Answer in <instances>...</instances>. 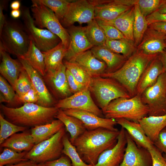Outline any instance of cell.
Instances as JSON below:
<instances>
[{"label": "cell", "instance_id": "obj_1", "mask_svg": "<svg viewBox=\"0 0 166 166\" xmlns=\"http://www.w3.org/2000/svg\"><path fill=\"white\" fill-rule=\"evenodd\" d=\"M119 133V130L102 128L86 130L75 140L73 145L82 160L94 166L102 152L115 145Z\"/></svg>", "mask_w": 166, "mask_h": 166}, {"label": "cell", "instance_id": "obj_2", "mask_svg": "<svg viewBox=\"0 0 166 166\" xmlns=\"http://www.w3.org/2000/svg\"><path fill=\"white\" fill-rule=\"evenodd\" d=\"M158 54H147L136 50L118 70L104 73L101 77L115 80L126 89L131 97H133L136 95L137 85L142 74Z\"/></svg>", "mask_w": 166, "mask_h": 166}, {"label": "cell", "instance_id": "obj_3", "mask_svg": "<svg viewBox=\"0 0 166 166\" xmlns=\"http://www.w3.org/2000/svg\"><path fill=\"white\" fill-rule=\"evenodd\" d=\"M0 108L9 121L26 127H34L51 122L59 109L55 106L46 107L34 103H25L17 108L2 104Z\"/></svg>", "mask_w": 166, "mask_h": 166}, {"label": "cell", "instance_id": "obj_4", "mask_svg": "<svg viewBox=\"0 0 166 166\" xmlns=\"http://www.w3.org/2000/svg\"><path fill=\"white\" fill-rule=\"evenodd\" d=\"M149 112L148 107L142 102L141 95L136 94L128 98L121 97L113 100L103 114L107 118H124L138 122L148 116Z\"/></svg>", "mask_w": 166, "mask_h": 166}, {"label": "cell", "instance_id": "obj_5", "mask_svg": "<svg viewBox=\"0 0 166 166\" xmlns=\"http://www.w3.org/2000/svg\"><path fill=\"white\" fill-rule=\"evenodd\" d=\"M0 48L18 57L27 51L30 40L24 26L16 21L6 20L0 33Z\"/></svg>", "mask_w": 166, "mask_h": 166}, {"label": "cell", "instance_id": "obj_6", "mask_svg": "<svg viewBox=\"0 0 166 166\" xmlns=\"http://www.w3.org/2000/svg\"><path fill=\"white\" fill-rule=\"evenodd\" d=\"M31 1V9L35 25L41 29L46 28L57 35L68 49L70 42L69 35L54 13L38 0Z\"/></svg>", "mask_w": 166, "mask_h": 166}, {"label": "cell", "instance_id": "obj_7", "mask_svg": "<svg viewBox=\"0 0 166 166\" xmlns=\"http://www.w3.org/2000/svg\"><path fill=\"white\" fill-rule=\"evenodd\" d=\"M89 89L96 97L103 113L113 100L121 97L131 98L126 89L121 84L110 78H93Z\"/></svg>", "mask_w": 166, "mask_h": 166}, {"label": "cell", "instance_id": "obj_8", "mask_svg": "<svg viewBox=\"0 0 166 166\" xmlns=\"http://www.w3.org/2000/svg\"><path fill=\"white\" fill-rule=\"evenodd\" d=\"M65 129L62 128L50 138L35 144L25 157L37 164L45 163L61 157L63 148V139Z\"/></svg>", "mask_w": 166, "mask_h": 166}, {"label": "cell", "instance_id": "obj_9", "mask_svg": "<svg viewBox=\"0 0 166 166\" xmlns=\"http://www.w3.org/2000/svg\"><path fill=\"white\" fill-rule=\"evenodd\" d=\"M21 12L25 31L30 40L41 51H47L57 46L61 41L58 36L49 30L40 28L35 25L29 8L22 6Z\"/></svg>", "mask_w": 166, "mask_h": 166}, {"label": "cell", "instance_id": "obj_10", "mask_svg": "<svg viewBox=\"0 0 166 166\" xmlns=\"http://www.w3.org/2000/svg\"><path fill=\"white\" fill-rule=\"evenodd\" d=\"M142 102L149 109L148 116L166 114V72L161 74L156 82L141 95Z\"/></svg>", "mask_w": 166, "mask_h": 166}, {"label": "cell", "instance_id": "obj_11", "mask_svg": "<svg viewBox=\"0 0 166 166\" xmlns=\"http://www.w3.org/2000/svg\"><path fill=\"white\" fill-rule=\"evenodd\" d=\"M94 19V6L91 0H77L71 1L60 22L64 27H69L75 22L81 25L88 23Z\"/></svg>", "mask_w": 166, "mask_h": 166}, {"label": "cell", "instance_id": "obj_12", "mask_svg": "<svg viewBox=\"0 0 166 166\" xmlns=\"http://www.w3.org/2000/svg\"><path fill=\"white\" fill-rule=\"evenodd\" d=\"M55 107L58 109H73L86 111L102 117L103 112L93 100L89 87L69 97L61 99Z\"/></svg>", "mask_w": 166, "mask_h": 166}, {"label": "cell", "instance_id": "obj_13", "mask_svg": "<svg viewBox=\"0 0 166 166\" xmlns=\"http://www.w3.org/2000/svg\"><path fill=\"white\" fill-rule=\"evenodd\" d=\"M127 144L122 162L119 166H152L150 152L136 144L126 131Z\"/></svg>", "mask_w": 166, "mask_h": 166}, {"label": "cell", "instance_id": "obj_14", "mask_svg": "<svg viewBox=\"0 0 166 166\" xmlns=\"http://www.w3.org/2000/svg\"><path fill=\"white\" fill-rule=\"evenodd\" d=\"M62 110L67 115L80 120L87 130H93L102 128L112 131L118 130L115 127L117 124L115 119L103 118L91 112L83 110L73 109Z\"/></svg>", "mask_w": 166, "mask_h": 166}, {"label": "cell", "instance_id": "obj_15", "mask_svg": "<svg viewBox=\"0 0 166 166\" xmlns=\"http://www.w3.org/2000/svg\"><path fill=\"white\" fill-rule=\"evenodd\" d=\"M66 30L70 36V42L64 58L72 62L78 55L90 49L93 46L86 36L84 27L73 25Z\"/></svg>", "mask_w": 166, "mask_h": 166}, {"label": "cell", "instance_id": "obj_16", "mask_svg": "<svg viewBox=\"0 0 166 166\" xmlns=\"http://www.w3.org/2000/svg\"><path fill=\"white\" fill-rule=\"evenodd\" d=\"M126 144V130L121 127L115 145L102 152L94 166H119L123 158Z\"/></svg>", "mask_w": 166, "mask_h": 166}, {"label": "cell", "instance_id": "obj_17", "mask_svg": "<svg viewBox=\"0 0 166 166\" xmlns=\"http://www.w3.org/2000/svg\"><path fill=\"white\" fill-rule=\"evenodd\" d=\"M94 6V18L105 21L113 20L132 7L115 0H92Z\"/></svg>", "mask_w": 166, "mask_h": 166}, {"label": "cell", "instance_id": "obj_18", "mask_svg": "<svg viewBox=\"0 0 166 166\" xmlns=\"http://www.w3.org/2000/svg\"><path fill=\"white\" fill-rule=\"evenodd\" d=\"M18 58L27 72L33 86L38 94L39 100L37 104L44 107H51L54 101L41 75L25 60Z\"/></svg>", "mask_w": 166, "mask_h": 166}, {"label": "cell", "instance_id": "obj_19", "mask_svg": "<svg viewBox=\"0 0 166 166\" xmlns=\"http://www.w3.org/2000/svg\"><path fill=\"white\" fill-rule=\"evenodd\" d=\"M166 35L153 29L148 28L136 50L148 55L159 54L166 47Z\"/></svg>", "mask_w": 166, "mask_h": 166}, {"label": "cell", "instance_id": "obj_20", "mask_svg": "<svg viewBox=\"0 0 166 166\" xmlns=\"http://www.w3.org/2000/svg\"><path fill=\"white\" fill-rule=\"evenodd\" d=\"M66 70L63 63L54 71L47 72L44 77L52 91L62 99L69 97L72 93L68 84Z\"/></svg>", "mask_w": 166, "mask_h": 166}, {"label": "cell", "instance_id": "obj_21", "mask_svg": "<svg viewBox=\"0 0 166 166\" xmlns=\"http://www.w3.org/2000/svg\"><path fill=\"white\" fill-rule=\"evenodd\" d=\"M90 50L94 56L107 65L105 73L114 72L121 68L127 59L122 55L116 53L105 45L93 46Z\"/></svg>", "mask_w": 166, "mask_h": 166}, {"label": "cell", "instance_id": "obj_22", "mask_svg": "<svg viewBox=\"0 0 166 166\" xmlns=\"http://www.w3.org/2000/svg\"><path fill=\"white\" fill-rule=\"evenodd\" d=\"M158 55L151 62L142 74L137 85L136 95H141L146 89L153 85L159 76L164 72Z\"/></svg>", "mask_w": 166, "mask_h": 166}, {"label": "cell", "instance_id": "obj_23", "mask_svg": "<svg viewBox=\"0 0 166 166\" xmlns=\"http://www.w3.org/2000/svg\"><path fill=\"white\" fill-rule=\"evenodd\" d=\"M115 120L117 124L124 128L138 147L148 149L154 145L138 122L124 118Z\"/></svg>", "mask_w": 166, "mask_h": 166}, {"label": "cell", "instance_id": "obj_24", "mask_svg": "<svg viewBox=\"0 0 166 166\" xmlns=\"http://www.w3.org/2000/svg\"><path fill=\"white\" fill-rule=\"evenodd\" d=\"M2 61L0 73L14 89L16 82L23 67L18 60L12 58L7 52L0 48Z\"/></svg>", "mask_w": 166, "mask_h": 166}, {"label": "cell", "instance_id": "obj_25", "mask_svg": "<svg viewBox=\"0 0 166 166\" xmlns=\"http://www.w3.org/2000/svg\"><path fill=\"white\" fill-rule=\"evenodd\" d=\"M72 62L83 67L92 78L101 77L107 69L105 63L97 58L90 49L78 55Z\"/></svg>", "mask_w": 166, "mask_h": 166}, {"label": "cell", "instance_id": "obj_26", "mask_svg": "<svg viewBox=\"0 0 166 166\" xmlns=\"http://www.w3.org/2000/svg\"><path fill=\"white\" fill-rule=\"evenodd\" d=\"M134 17L135 9L133 6L113 20L108 21L99 20L104 23L114 26L123 34L126 38L134 43L133 31Z\"/></svg>", "mask_w": 166, "mask_h": 166}, {"label": "cell", "instance_id": "obj_27", "mask_svg": "<svg viewBox=\"0 0 166 166\" xmlns=\"http://www.w3.org/2000/svg\"><path fill=\"white\" fill-rule=\"evenodd\" d=\"M35 144L30 132L25 131L12 135L1 144L0 146L21 152H29Z\"/></svg>", "mask_w": 166, "mask_h": 166}, {"label": "cell", "instance_id": "obj_28", "mask_svg": "<svg viewBox=\"0 0 166 166\" xmlns=\"http://www.w3.org/2000/svg\"><path fill=\"white\" fill-rule=\"evenodd\" d=\"M145 134L153 143L160 132L166 127V114L145 117L138 121Z\"/></svg>", "mask_w": 166, "mask_h": 166}, {"label": "cell", "instance_id": "obj_29", "mask_svg": "<svg viewBox=\"0 0 166 166\" xmlns=\"http://www.w3.org/2000/svg\"><path fill=\"white\" fill-rule=\"evenodd\" d=\"M55 118L64 124L65 129L70 134L69 140L73 144L75 140L87 130L80 120L67 115L62 109H59Z\"/></svg>", "mask_w": 166, "mask_h": 166}, {"label": "cell", "instance_id": "obj_30", "mask_svg": "<svg viewBox=\"0 0 166 166\" xmlns=\"http://www.w3.org/2000/svg\"><path fill=\"white\" fill-rule=\"evenodd\" d=\"M64 127L63 123L57 119L50 123L33 127L30 133L35 144H37L50 138Z\"/></svg>", "mask_w": 166, "mask_h": 166}, {"label": "cell", "instance_id": "obj_31", "mask_svg": "<svg viewBox=\"0 0 166 166\" xmlns=\"http://www.w3.org/2000/svg\"><path fill=\"white\" fill-rule=\"evenodd\" d=\"M67 49L61 41L54 48L45 52H42L44 58L46 73L56 69L63 64Z\"/></svg>", "mask_w": 166, "mask_h": 166}, {"label": "cell", "instance_id": "obj_32", "mask_svg": "<svg viewBox=\"0 0 166 166\" xmlns=\"http://www.w3.org/2000/svg\"><path fill=\"white\" fill-rule=\"evenodd\" d=\"M20 58L25 60L31 67L37 71L42 77L46 74L44 55L30 40L29 46L26 52Z\"/></svg>", "mask_w": 166, "mask_h": 166}, {"label": "cell", "instance_id": "obj_33", "mask_svg": "<svg viewBox=\"0 0 166 166\" xmlns=\"http://www.w3.org/2000/svg\"><path fill=\"white\" fill-rule=\"evenodd\" d=\"M84 29L88 40L93 46L105 45L107 38L96 19L87 23Z\"/></svg>", "mask_w": 166, "mask_h": 166}, {"label": "cell", "instance_id": "obj_34", "mask_svg": "<svg viewBox=\"0 0 166 166\" xmlns=\"http://www.w3.org/2000/svg\"><path fill=\"white\" fill-rule=\"evenodd\" d=\"M105 45L113 52L122 55L127 59L136 50L134 43L126 38L117 40L107 39Z\"/></svg>", "mask_w": 166, "mask_h": 166}, {"label": "cell", "instance_id": "obj_35", "mask_svg": "<svg viewBox=\"0 0 166 166\" xmlns=\"http://www.w3.org/2000/svg\"><path fill=\"white\" fill-rule=\"evenodd\" d=\"M116 2L125 5L138 6L142 14L145 18L156 10L162 3L160 0H115Z\"/></svg>", "mask_w": 166, "mask_h": 166}, {"label": "cell", "instance_id": "obj_36", "mask_svg": "<svg viewBox=\"0 0 166 166\" xmlns=\"http://www.w3.org/2000/svg\"><path fill=\"white\" fill-rule=\"evenodd\" d=\"M135 17L133 25L134 44L138 46L141 42L144 34L148 28V24L146 18L141 13L139 7L134 6Z\"/></svg>", "mask_w": 166, "mask_h": 166}, {"label": "cell", "instance_id": "obj_37", "mask_svg": "<svg viewBox=\"0 0 166 166\" xmlns=\"http://www.w3.org/2000/svg\"><path fill=\"white\" fill-rule=\"evenodd\" d=\"M63 64L77 81L89 87L93 78L83 67L75 62L65 60Z\"/></svg>", "mask_w": 166, "mask_h": 166}, {"label": "cell", "instance_id": "obj_38", "mask_svg": "<svg viewBox=\"0 0 166 166\" xmlns=\"http://www.w3.org/2000/svg\"><path fill=\"white\" fill-rule=\"evenodd\" d=\"M63 148L62 153L71 160L72 166H93L85 162L78 153L76 147L70 142L65 134L63 139Z\"/></svg>", "mask_w": 166, "mask_h": 166}, {"label": "cell", "instance_id": "obj_39", "mask_svg": "<svg viewBox=\"0 0 166 166\" xmlns=\"http://www.w3.org/2000/svg\"><path fill=\"white\" fill-rule=\"evenodd\" d=\"M27 152H17L12 149L5 148L0 154V166L17 164L28 160L25 156Z\"/></svg>", "mask_w": 166, "mask_h": 166}, {"label": "cell", "instance_id": "obj_40", "mask_svg": "<svg viewBox=\"0 0 166 166\" xmlns=\"http://www.w3.org/2000/svg\"><path fill=\"white\" fill-rule=\"evenodd\" d=\"M0 144L14 134L23 132L26 128L15 124L5 119L0 114Z\"/></svg>", "mask_w": 166, "mask_h": 166}, {"label": "cell", "instance_id": "obj_41", "mask_svg": "<svg viewBox=\"0 0 166 166\" xmlns=\"http://www.w3.org/2000/svg\"><path fill=\"white\" fill-rule=\"evenodd\" d=\"M51 10L60 21L64 18L71 1L66 0H38Z\"/></svg>", "mask_w": 166, "mask_h": 166}, {"label": "cell", "instance_id": "obj_42", "mask_svg": "<svg viewBox=\"0 0 166 166\" xmlns=\"http://www.w3.org/2000/svg\"><path fill=\"white\" fill-rule=\"evenodd\" d=\"M33 87L30 78L23 67L16 82L14 89L16 94L21 95L24 94L29 91Z\"/></svg>", "mask_w": 166, "mask_h": 166}, {"label": "cell", "instance_id": "obj_43", "mask_svg": "<svg viewBox=\"0 0 166 166\" xmlns=\"http://www.w3.org/2000/svg\"><path fill=\"white\" fill-rule=\"evenodd\" d=\"M0 102L13 103L16 94L13 87L2 77L0 76Z\"/></svg>", "mask_w": 166, "mask_h": 166}, {"label": "cell", "instance_id": "obj_44", "mask_svg": "<svg viewBox=\"0 0 166 166\" xmlns=\"http://www.w3.org/2000/svg\"><path fill=\"white\" fill-rule=\"evenodd\" d=\"M96 20L103 30L107 39L117 40L126 38L123 34L114 26L103 23L99 20Z\"/></svg>", "mask_w": 166, "mask_h": 166}, {"label": "cell", "instance_id": "obj_45", "mask_svg": "<svg viewBox=\"0 0 166 166\" xmlns=\"http://www.w3.org/2000/svg\"><path fill=\"white\" fill-rule=\"evenodd\" d=\"M39 100L38 94L33 87L27 93L21 95L16 94L14 102L17 104L37 103Z\"/></svg>", "mask_w": 166, "mask_h": 166}, {"label": "cell", "instance_id": "obj_46", "mask_svg": "<svg viewBox=\"0 0 166 166\" xmlns=\"http://www.w3.org/2000/svg\"><path fill=\"white\" fill-rule=\"evenodd\" d=\"M66 74L68 85L70 91L72 93L75 94L86 87H89L82 85L77 81L70 71L67 69L66 70Z\"/></svg>", "mask_w": 166, "mask_h": 166}, {"label": "cell", "instance_id": "obj_47", "mask_svg": "<svg viewBox=\"0 0 166 166\" xmlns=\"http://www.w3.org/2000/svg\"><path fill=\"white\" fill-rule=\"evenodd\" d=\"M148 150L152 156V166H166L162 153L154 145Z\"/></svg>", "mask_w": 166, "mask_h": 166}, {"label": "cell", "instance_id": "obj_48", "mask_svg": "<svg viewBox=\"0 0 166 166\" xmlns=\"http://www.w3.org/2000/svg\"><path fill=\"white\" fill-rule=\"evenodd\" d=\"M153 144L162 153H166V127L160 132Z\"/></svg>", "mask_w": 166, "mask_h": 166}, {"label": "cell", "instance_id": "obj_49", "mask_svg": "<svg viewBox=\"0 0 166 166\" xmlns=\"http://www.w3.org/2000/svg\"><path fill=\"white\" fill-rule=\"evenodd\" d=\"M68 156H61L57 159L45 163L48 166H72Z\"/></svg>", "mask_w": 166, "mask_h": 166}, {"label": "cell", "instance_id": "obj_50", "mask_svg": "<svg viewBox=\"0 0 166 166\" xmlns=\"http://www.w3.org/2000/svg\"><path fill=\"white\" fill-rule=\"evenodd\" d=\"M146 18L148 25L156 22H166V14L160 13L156 10L147 16Z\"/></svg>", "mask_w": 166, "mask_h": 166}, {"label": "cell", "instance_id": "obj_51", "mask_svg": "<svg viewBox=\"0 0 166 166\" xmlns=\"http://www.w3.org/2000/svg\"><path fill=\"white\" fill-rule=\"evenodd\" d=\"M148 27L166 35V22H153L149 25Z\"/></svg>", "mask_w": 166, "mask_h": 166}, {"label": "cell", "instance_id": "obj_52", "mask_svg": "<svg viewBox=\"0 0 166 166\" xmlns=\"http://www.w3.org/2000/svg\"><path fill=\"white\" fill-rule=\"evenodd\" d=\"M7 2L5 0H0V33L2 31L6 20L3 10L6 6Z\"/></svg>", "mask_w": 166, "mask_h": 166}, {"label": "cell", "instance_id": "obj_53", "mask_svg": "<svg viewBox=\"0 0 166 166\" xmlns=\"http://www.w3.org/2000/svg\"><path fill=\"white\" fill-rule=\"evenodd\" d=\"M37 164L31 160H28L17 164L5 166H37Z\"/></svg>", "mask_w": 166, "mask_h": 166}, {"label": "cell", "instance_id": "obj_54", "mask_svg": "<svg viewBox=\"0 0 166 166\" xmlns=\"http://www.w3.org/2000/svg\"><path fill=\"white\" fill-rule=\"evenodd\" d=\"M158 56L162 64L164 72H166V51L159 53Z\"/></svg>", "mask_w": 166, "mask_h": 166}, {"label": "cell", "instance_id": "obj_55", "mask_svg": "<svg viewBox=\"0 0 166 166\" xmlns=\"http://www.w3.org/2000/svg\"><path fill=\"white\" fill-rule=\"evenodd\" d=\"M20 2L18 0L14 1L10 5L11 8L12 10H19L20 6Z\"/></svg>", "mask_w": 166, "mask_h": 166}, {"label": "cell", "instance_id": "obj_56", "mask_svg": "<svg viewBox=\"0 0 166 166\" xmlns=\"http://www.w3.org/2000/svg\"><path fill=\"white\" fill-rule=\"evenodd\" d=\"M162 14H166V0H163V2L156 10Z\"/></svg>", "mask_w": 166, "mask_h": 166}, {"label": "cell", "instance_id": "obj_57", "mask_svg": "<svg viewBox=\"0 0 166 166\" xmlns=\"http://www.w3.org/2000/svg\"><path fill=\"white\" fill-rule=\"evenodd\" d=\"M12 17L14 18H17L21 14V12L19 10H12L10 13Z\"/></svg>", "mask_w": 166, "mask_h": 166}, {"label": "cell", "instance_id": "obj_58", "mask_svg": "<svg viewBox=\"0 0 166 166\" xmlns=\"http://www.w3.org/2000/svg\"><path fill=\"white\" fill-rule=\"evenodd\" d=\"M37 166H48L45 163L37 164Z\"/></svg>", "mask_w": 166, "mask_h": 166}, {"label": "cell", "instance_id": "obj_59", "mask_svg": "<svg viewBox=\"0 0 166 166\" xmlns=\"http://www.w3.org/2000/svg\"><path fill=\"white\" fill-rule=\"evenodd\" d=\"M162 155L165 162H166V153H164Z\"/></svg>", "mask_w": 166, "mask_h": 166}, {"label": "cell", "instance_id": "obj_60", "mask_svg": "<svg viewBox=\"0 0 166 166\" xmlns=\"http://www.w3.org/2000/svg\"><path fill=\"white\" fill-rule=\"evenodd\" d=\"M165 43H166V38H165Z\"/></svg>", "mask_w": 166, "mask_h": 166}]
</instances>
